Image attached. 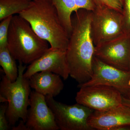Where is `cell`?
Segmentation results:
<instances>
[{
  "label": "cell",
  "instance_id": "obj_1",
  "mask_svg": "<svg viewBox=\"0 0 130 130\" xmlns=\"http://www.w3.org/2000/svg\"><path fill=\"white\" fill-rule=\"evenodd\" d=\"M91 11L80 9L71 17L72 29L66 57L70 76L81 85L90 79L95 46L91 33Z\"/></svg>",
  "mask_w": 130,
  "mask_h": 130
},
{
  "label": "cell",
  "instance_id": "obj_2",
  "mask_svg": "<svg viewBox=\"0 0 130 130\" xmlns=\"http://www.w3.org/2000/svg\"><path fill=\"white\" fill-rule=\"evenodd\" d=\"M30 24L35 33L52 49L66 51L69 35L51 0H34L19 14Z\"/></svg>",
  "mask_w": 130,
  "mask_h": 130
},
{
  "label": "cell",
  "instance_id": "obj_3",
  "mask_svg": "<svg viewBox=\"0 0 130 130\" xmlns=\"http://www.w3.org/2000/svg\"><path fill=\"white\" fill-rule=\"evenodd\" d=\"M7 47L15 60L25 64H30L49 48L48 42L39 37L28 21L19 15L12 18Z\"/></svg>",
  "mask_w": 130,
  "mask_h": 130
},
{
  "label": "cell",
  "instance_id": "obj_4",
  "mask_svg": "<svg viewBox=\"0 0 130 130\" xmlns=\"http://www.w3.org/2000/svg\"><path fill=\"white\" fill-rule=\"evenodd\" d=\"M19 63L18 76L16 81L12 82L5 75L0 84V96L7 100L6 115L12 127L15 126L20 119L26 122L31 92L29 80L24 76L26 66H23L21 62Z\"/></svg>",
  "mask_w": 130,
  "mask_h": 130
},
{
  "label": "cell",
  "instance_id": "obj_5",
  "mask_svg": "<svg viewBox=\"0 0 130 130\" xmlns=\"http://www.w3.org/2000/svg\"><path fill=\"white\" fill-rule=\"evenodd\" d=\"M91 11V33L95 46L125 34L123 14L121 12L96 4Z\"/></svg>",
  "mask_w": 130,
  "mask_h": 130
},
{
  "label": "cell",
  "instance_id": "obj_6",
  "mask_svg": "<svg viewBox=\"0 0 130 130\" xmlns=\"http://www.w3.org/2000/svg\"><path fill=\"white\" fill-rule=\"evenodd\" d=\"M48 106L52 110L59 129L61 130H93L88 120L94 110L79 103L67 105L45 96Z\"/></svg>",
  "mask_w": 130,
  "mask_h": 130
},
{
  "label": "cell",
  "instance_id": "obj_7",
  "mask_svg": "<svg viewBox=\"0 0 130 130\" xmlns=\"http://www.w3.org/2000/svg\"><path fill=\"white\" fill-rule=\"evenodd\" d=\"M93 74L89 80L82 84L85 86L103 85L118 90L125 96L130 90V71L118 69L103 62L94 56L92 63Z\"/></svg>",
  "mask_w": 130,
  "mask_h": 130
},
{
  "label": "cell",
  "instance_id": "obj_8",
  "mask_svg": "<svg viewBox=\"0 0 130 130\" xmlns=\"http://www.w3.org/2000/svg\"><path fill=\"white\" fill-rule=\"evenodd\" d=\"M79 88L75 98L77 103L94 111H106L122 104V95L111 86L96 85Z\"/></svg>",
  "mask_w": 130,
  "mask_h": 130
},
{
  "label": "cell",
  "instance_id": "obj_9",
  "mask_svg": "<svg viewBox=\"0 0 130 130\" xmlns=\"http://www.w3.org/2000/svg\"><path fill=\"white\" fill-rule=\"evenodd\" d=\"M94 56L107 64L129 71L130 35L125 34L95 46Z\"/></svg>",
  "mask_w": 130,
  "mask_h": 130
},
{
  "label": "cell",
  "instance_id": "obj_10",
  "mask_svg": "<svg viewBox=\"0 0 130 130\" xmlns=\"http://www.w3.org/2000/svg\"><path fill=\"white\" fill-rule=\"evenodd\" d=\"M29 106L25 123L29 130L59 129L45 96L35 91H31Z\"/></svg>",
  "mask_w": 130,
  "mask_h": 130
},
{
  "label": "cell",
  "instance_id": "obj_11",
  "mask_svg": "<svg viewBox=\"0 0 130 130\" xmlns=\"http://www.w3.org/2000/svg\"><path fill=\"white\" fill-rule=\"evenodd\" d=\"M49 71L58 74L66 80L70 76L66 57V51L51 48L41 57L30 64L24 73V76L29 79L37 73Z\"/></svg>",
  "mask_w": 130,
  "mask_h": 130
},
{
  "label": "cell",
  "instance_id": "obj_12",
  "mask_svg": "<svg viewBox=\"0 0 130 130\" xmlns=\"http://www.w3.org/2000/svg\"><path fill=\"white\" fill-rule=\"evenodd\" d=\"M88 123L93 130H113L118 126H130V108L121 104L106 111H94Z\"/></svg>",
  "mask_w": 130,
  "mask_h": 130
},
{
  "label": "cell",
  "instance_id": "obj_13",
  "mask_svg": "<svg viewBox=\"0 0 130 130\" xmlns=\"http://www.w3.org/2000/svg\"><path fill=\"white\" fill-rule=\"evenodd\" d=\"M60 77L50 72L37 73L29 78L31 88L44 96L55 97L64 88V84Z\"/></svg>",
  "mask_w": 130,
  "mask_h": 130
},
{
  "label": "cell",
  "instance_id": "obj_14",
  "mask_svg": "<svg viewBox=\"0 0 130 130\" xmlns=\"http://www.w3.org/2000/svg\"><path fill=\"white\" fill-rule=\"evenodd\" d=\"M56 7L62 24L70 36L72 29L71 17L80 9L93 11L96 5L94 0H51Z\"/></svg>",
  "mask_w": 130,
  "mask_h": 130
},
{
  "label": "cell",
  "instance_id": "obj_15",
  "mask_svg": "<svg viewBox=\"0 0 130 130\" xmlns=\"http://www.w3.org/2000/svg\"><path fill=\"white\" fill-rule=\"evenodd\" d=\"M29 0H0V21L15 14H19L30 5Z\"/></svg>",
  "mask_w": 130,
  "mask_h": 130
},
{
  "label": "cell",
  "instance_id": "obj_16",
  "mask_svg": "<svg viewBox=\"0 0 130 130\" xmlns=\"http://www.w3.org/2000/svg\"><path fill=\"white\" fill-rule=\"evenodd\" d=\"M0 65L8 79L12 82L16 81L18 76V68L7 47L0 48Z\"/></svg>",
  "mask_w": 130,
  "mask_h": 130
},
{
  "label": "cell",
  "instance_id": "obj_17",
  "mask_svg": "<svg viewBox=\"0 0 130 130\" xmlns=\"http://www.w3.org/2000/svg\"><path fill=\"white\" fill-rule=\"evenodd\" d=\"M12 16H8L1 21L0 23V48L7 47L8 30Z\"/></svg>",
  "mask_w": 130,
  "mask_h": 130
},
{
  "label": "cell",
  "instance_id": "obj_18",
  "mask_svg": "<svg viewBox=\"0 0 130 130\" xmlns=\"http://www.w3.org/2000/svg\"><path fill=\"white\" fill-rule=\"evenodd\" d=\"M122 14L125 32L130 36V0H123Z\"/></svg>",
  "mask_w": 130,
  "mask_h": 130
},
{
  "label": "cell",
  "instance_id": "obj_19",
  "mask_svg": "<svg viewBox=\"0 0 130 130\" xmlns=\"http://www.w3.org/2000/svg\"><path fill=\"white\" fill-rule=\"evenodd\" d=\"M96 4L102 5L116 9L123 13V0H94Z\"/></svg>",
  "mask_w": 130,
  "mask_h": 130
},
{
  "label": "cell",
  "instance_id": "obj_20",
  "mask_svg": "<svg viewBox=\"0 0 130 130\" xmlns=\"http://www.w3.org/2000/svg\"><path fill=\"white\" fill-rule=\"evenodd\" d=\"M8 105L7 103H5L0 106V130H8L10 129L11 126L6 115Z\"/></svg>",
  "mask_w": 130,
  "mask_h": 130
},
{
  "label": "cell",
  "instance_id": "obj_21",
  "mask_svg": "<svg viewBox=\"0 0 130 130\" xmlns=\"http://www.w3.org/2000/svg\"><path fill=\"white\" fill-rule=\"evenodd\" d=\"M26 123L21 120L20 121L19 124L17 126H12L11 129L12 130H29L26 125Z\"/></svg>",
  "mask_w": 130,
  "mask_h": 130
},
{
  "label": "cell",
  "instance_id": "obj_22",
  "mask_svg": "<svg viewBox=\"0 0 130 130\" xmlns=\"http://www.w3.org/2000/svg\"><path fill=\"white\" fill-rule=\"evenodd\" d=\"M122 104L130 108V98H127L122 95Z\"/></svg>",
  "mask_w": 130,
  "mask_h": 130
},
{
  "label": "cell",
  "instance_id": "obj_23",
  "mask_svg": "<svg viewBox=\"0 0 130 130\" xmlns=\"http://www.w3.org/2000/svg\"><path fill=\"white\" fill-rule=\"evenodd\" d=\"M125 97L127 98H130V90L129 91V92L128 93V94H127L125 96H124Z\"/></svg>",
  "mask_w": 130,
  "mask_h": 130
},
{
  "label": "cell",
  "instance_id": "obj_24",
  "mask_svg": "<svg viewBox=\"0 0 130 130\" xmlns=\"http://www.w3.org/2000/svg\"><path fill=\"white\" fill-rule=\"evenodd\" d=\"M29 1H34V0H29Z\"/></svg>",
  "mask_w": 130,
  "mask_h": 130
},
{
  "label": "cell",
  "instance_id": "obj_25",
  "mask_svg": "<svg viewBox=\"0 0 130 130\" xmlns=\"http://www.w3.org/2000/svg\"><path fill=\"white\" fill-rule=\"evenodd\" d=\"M129 71H130V70H129Z\"/></svg>",
  "mask_w": 130,
  "mask_h": 130
}]
</instances>
